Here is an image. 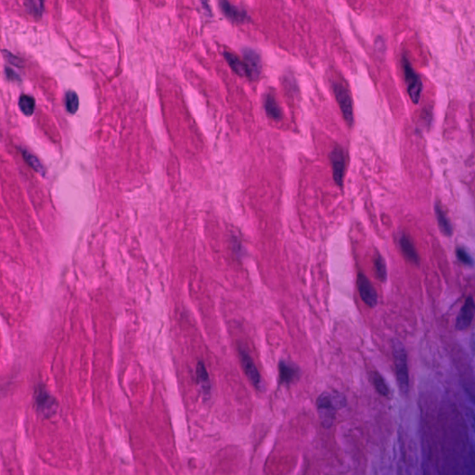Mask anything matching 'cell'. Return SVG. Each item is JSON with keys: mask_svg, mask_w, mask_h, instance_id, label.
<instances>
[{"mask_svg": "<svg viewBox=\"0 0 475 475\" xmlns=\"http://www.w3.org/2000/svg\"><path fill=\"white\" fill-rule=\"evenodd\" d=\"M65 103H66V108L71 114H75L77 112V110L79 108V98L76 92L69 90L66 93Z\"/></svg>", "mask_w": 475, "mask_h": 475, "instance_id": "cell-20", "label": "cell"}, {"mask_svg": "<svg viewBox=\"0 0 475 475\" xmlns=\"http://www.w3.org/2000/svg\"><path fill=\"white\" fill-rule=\"evenodd\" d=\"M265 106L266 114H268L269 117L275 120L281 118V109L278 106V103L272 95H268L265 97Z\"/></svg>", "mask_w": 475, "mask_h": 475, "instance_id": "cell-17", "label": "cell"}, {"mask_svg": "<svg viewBox=\"0 0 475 475\" xmlns=\"http://www.w3.org/2000/svg\"><path fill=\"white\" fill-rule=\"evenodd\" d=\"M333 90H334L336 99L339 103L341 110L344 114V117L346 120L349 125H351L353 123V107H352V98L350 97V94L346 87L339 83H336L333 86Z\"/></svg>", "mask_w": 475, "mask_h": 475, "instance_id": "cell-3", "label": "cell"}, {"mask_svg": "<svg viewBox=\"0 0 475 475\" xmlns=\"http://www.w3.org/2000/svg\"><path fill=\"white\" fill-rule=\"evenodd\" d=\"M400 246L405 259L414 265H418L420 262V256L411 240L405 236H403L400 239Z\"/></svg>", "mask_w": 475, "mask_h": 475, "instance_id": "cell-11", "label": "cell"}, {"mask_svg": "<svg viewBox=\"0 0 475 475\" xmlns=\"http://www.w3.org/2000/svg\"><path fill=\"white\" fill-rule=\"evenodd\" d=\"M357 288L362 301L369 308H375L378 303V295L367 277L359 274L357 277Z\"/></svg>", "mask_w": 475, "mask_h": 475, "instance_id": "cell-4", "label": "cell"}, {"mask_svg": "<svg viewBox=\"0 0 475 475\" xmlns=\"http://www.w3.org/2000/svg\"><path fill=\"white\" fill-rule=\"evenodd\" d=\"M244 58H245V63L247 65L249 72H250V77L257 78L262 71L259 55L257 54V52H255L254 50L249 49L244 51Z\"/></svg>", "mask_w": 475, "mask_h": 475, "instance_id": "cell-10", "label": "cell"}, {"mask_svg": "<svg viewBox=\"0 0 475 475\" xmlns=\"http://www.w3.org/2000/svg\"><path fill=\"white\" fill-rule=\"evenodd\" d=\"M394 367L397 384L401 393L406 395L410 392V373L408 367V355L402 344L399 342L394 343L393 347Z\"/></svg>", "mask_w": 475, "mask_h": 475, "instance_id": "cell-1", "label": "cell"}, {"mask_svg": "<svg viewBox=\"0 0 475 475\" xmlns=\"http://www.w3.org/2000/svg\"><path fill=\"white\" fill-rule=\"evenodd\" d=\"M36 404L38 411L45 418L54 415L57 411V403L52 395L43 388L38 389L36 394Z\"/></svg>", "mask_w": 475, "mask_h": 475, "instance_id": "cell-5", "label": "cell"}, {"mask_svg": "<svg viewBox=\"0 0 475 475\" xmlns=\"http://www.w3.org/2000/svg\"><path fill=\"white\" fill-rule=\"evenodd\" d=\"M342 400H340V395L338 394L323 393L318 398L317 406L319 418L325 428L329 429L333 425L336 412Z\"/></svg>", "mask_w": 475, "mask_h": 475, "instance_id": "cell-2", "label": "cell"}, {"mask_svg": "<svg viewBox=\"0 0 475 475\" xmlns=\"http://www.w3.org/2000/svg\"><path fill=\"white\" fill-rule=\"evenodd\" d=\"M329 159L332 164L333 178L338 186L343 185L345 174V156L340 147H335L329 153Z\"/></svg>", "mask_w": 475, "mask_h": 475, "instance_id": "cell-8", "label": "cell"}, {"mask_svg": "<svg viewBox=\"0 0 475 475\" xmlns=\"http://www.w3.org/2000/svg\"><path fill=\"white\" fill-rule=\"evenodd\" d=\"M405 74L411 97L414 103H417L419 100L421 91V82L419 80L418 76H416L414 71L411 69L410 64L405 65Z\"/></svg>", "mask_w": 475, "mask_h": 475, "instance_id": "cell-9", "label": "cell"}, {"mask_svg": "<svg viewBox=\"0 0 475 475\" xmlns=\"http://www.w3.org/2000/svg\"><path fill=\"white\" fill-rule=\"evenodd\" d=\"M239 355H240L243 370H244L245 374L247 375L249 381L251 382V384L254 385V387L258 388L260 383H261V378H260L259 372H258L257 368L255 367L252 357L249 355L248 352L244 350L243 347L239 348Z\"/></svg>", "mask_w": 475, "mask_h": 475, "instance_id": "cell-7", "label": "cell"}, {"mask_svg": "<svg viewBox=\"0 0 475 475\" xmlns=\"http://www.w3.org/2000/svg\"><path fill=\"white\" fill-rule=\"evenodd\" d=\"M475 303L471 297H468L463 307L459 311V316L456 321V329L459 331H464L470 328L472 320L474 319Z\"/></svg>", "mask_w": 475, "mask_h": 475, "instance_id": "cell-6", "label": "cell"}, {"mask_svg": "<svg viewBox=\"0 0 475 475\" xmlns=\"http://www.w3.org/2000/svg\"><path fill=\"white\" fill-rule=\"evenodd\" d=\"M224 55L227 59V63L236 74H238L239 76L250 77V72L245 61H243L242 59H239L236 55L232 54L230 52H225Z\"/></svg>", "mask_w": 475, "mask_h": 475, "instance_id": "cell-13", "label": "cell"}, {"mask_svg": "<svg viewBox=\"0 0 475 475\" xmlns=\"http://www.w3.org/2000/svg\"><path fill=\"white\" fill-rule=\"evenodd\" d=\"M19 107L25 115H27V116L32 115L33 110H35V99H33V97L29 96V95H26V94H23L20 97V99H19Z\"/></svg>", "mask_w": 475, "mask_h": 475, "instance_id": "cell-19", "label": "cell"}, {"mask_svg": "<svg viewBox=\"0 0 475 475\" xmlns=\"http://www.w3.org/2000/svg\"><path fill=\"white\" fill-rule=\"evenodd\" d=\"M222 11L226 14V16L230 18L235 22H243L247 19V13L243 9H240L236 6H233L227 1H221L219 3Z\"/></svg>", "mask_w": 475, "mask_h": 475, "instance_id": "cell-12", "label": "cell"}, {"mask_svg": "<svg viewBox=\"0 0 475 475\" xmlns=\"http://www.w3.org/2000/svg\"><path fill=\"white\" fill-rule=\"evenodd\" d=\"M457 256L462 263H464L466 265H470V263H471L470 256L468 255V254L465 252L463 249H458L457 250Z\"/></svg>", "mask_w": 475, "mask_h": 475, "instance_id": "cell-23", "label": "cell"}, {"mask_svg": "<svg viewBox=\"0 0 475 475\" xmlns=\"http://www.w3.org/2000/svg\"><path fill=\"white\" fill-rule=\"evenodd\" d=\"M23 155H24V158L25 160L29 162V164H31L35 170H37L38 172H40V173L43 174L44 171V166L42 165V163L40 162V161L38 160L37 157L33 156L31 153H29L27 151H23Z\"/></svg>", "mask_w": 475, "mask_h": 475, "instance_id": "cell-22", "label": "cell"}, {"mask_svg": "<svg viewBox=\"0 0 475 475\" xmlns=\"http://www.w3.org/2000/svg\"><path fill=\"white\" fill-rule=\"evenodd\" d=\"M280 380L281 383L289 384L293 382V380L298 376V369L292 364L287 362L280 363Z\"/></svg>", "mask_w": 475, "mask_h": 475, "instance_id": "cell-15", "label": "cell"}, {"mask_svg": "<svg viewBox=\"0 0 475 475\" xmlns=\"http://www.w3.org/2000/svg\"><path fill=\"white\" fill-rule=\"evenodd\" d=\"M370 380H371L372 384L374 385L375 389L377 390L379 394L384 395L385 397L389 396V394H390L389 388L385 384L383 377L377 371H372V372L370 373Z\"/></svg>", "mask_w": 475, "mask_h": 475, "instance_id": "cell-18", "label": "cell"}, {"mask_svg": "<svg viewBox=\"0 0 475 475\" xmlns=\"http://www.w3.org/2000/svg\"><path fill=\"white\" fill-rule=\"evenodd\" d=\"M196 373H197V378H198V382L200 384L202 394L206 396H209L211 391L210 380H209L208 372L206 370V366L203 365V363L201 362L198 363Z\"/></svg>", "mask_w": 475, "mask_h": 475, "instance_id": "cell-14", "label": "cell"}, {"mask_svg": "<svg viewBox=\"0 0 475 475\" xmlns=\"http://www.w3.org/2000/svg\"><path fill=\"white\" fill-rule=\"evenodd\" d=\"M374 268H375V274L379 281H383V282L385 281L387 277L386 265H385L384 258L381 255H378L374 261Z\"/></svg>", "mask_w": 475, "mask_h": 475, "instance_id": "cell-21", "label": "cell"}, {"mask_svg": "<svg viewBox=\"0 0 475 475\" xmlns=\"http://www.w3.org/2000/svg\"><path fill=\"white\" fill-rule=\"evenodd\" d=\"M436 216H437L438 226H439L441 232L443 233L445 236H448V237L451 236L452 233H453L452 227H451L450 223L448 221L446 214L444 213V211L439 206H437V208H436Z\"/></svg>", "mask_w": 475, "mask_h": 475, "instance_id": "cell-16", "label": "cell"}]
</instances>
